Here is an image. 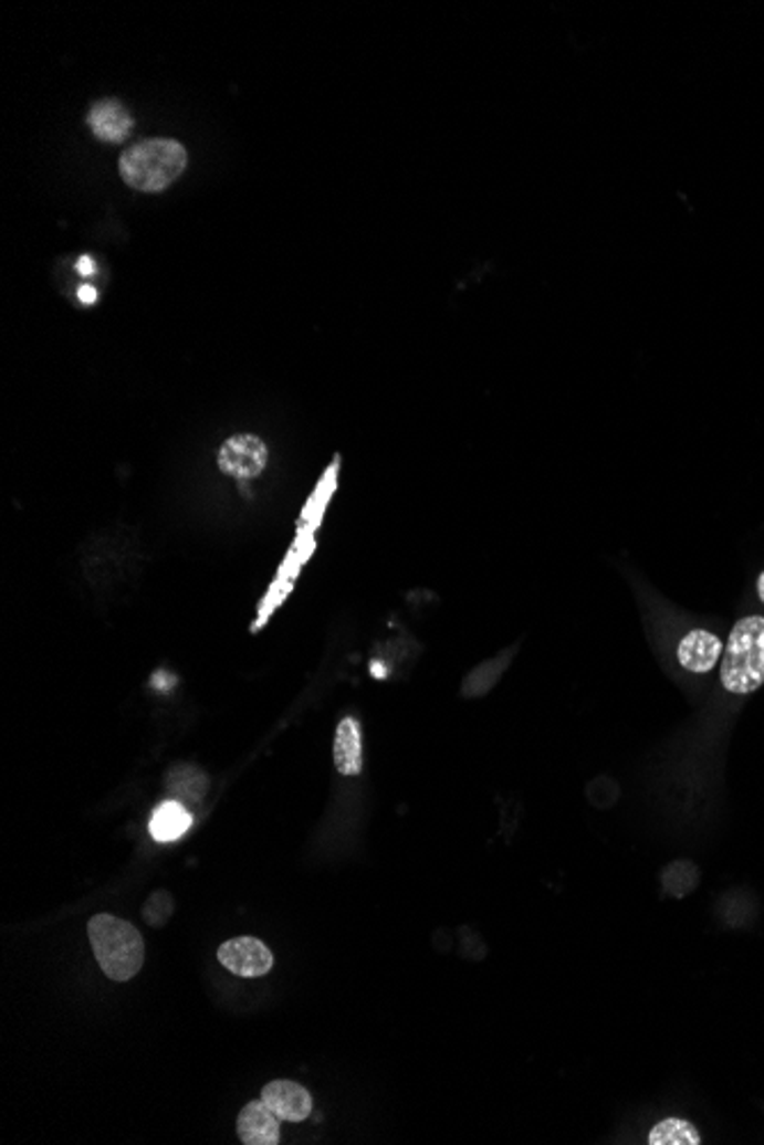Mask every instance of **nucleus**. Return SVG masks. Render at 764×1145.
Here are the masks:
<instances>
[{"instance_id":"nucleus-3","label":"nucleus","mask_w":764,"mask_h":1145,"mask_svg":"<svg viewBox=\"0 0 764 1145\" xmlns=\"http://www.w3.org/2000/svg\"><path fill=\"white\" fill-rule=\"evenodd\" d=\"M188 154L184 145L168 138L138 143L119 158L122 179L140 192H160L172 186L186 170Z\"/></svg>"},{"instance_id":"nucleus-10","label":"nucleus","mask_w":764,"mask_h":1145,"mask_svg":"<svg viewBox=\"0 0 764 1145\" xmlns=\"http://www.w3.org/2000/svg\"><path fill=\"white\" fill-rule=\"evenodd\" d=\"M332 757H335V766L339 770V776H346V778L362 776V768H364L362 727L353 716L342 718V723L337 725Z\"/></svg>"},{"instance_id":"nucleus-8","label":"nucleus","mask_w":764,"mask_h":1145,"mask_svg":"<svg viewBox=\"0 0 764 1145\" xmlns=\"http://www.w3.org/2000/svg\"><path fill=\"white\" fill-rule=\"evenodd\" d=\"M280 1123L263 1100L248 1102L237 1118V1134L245 1145H278Z\"/></svg>"},{"instance_id":"nucleus-13","label":"nucleus","mask_w":764,"mask_h":1145,"mask_svg":"<svg viewBox=\"0 0 764 1145\" xmlns=\"http://www.w3.org/2000/svg\"><path fill=\"white\" fill-rule=\"evenodd\" d=\"M511 663V654L504 652L492 661H485L481 663L479 668H474L468 677H464V684H462V693L468 697H481L485 695L488 691L494 689V684L500 682V677L504 675V670L509 668Z\"/></svg>"},{"instance_id":"nucleus-11","label":"nucleus","mask_w":764,"mask_h":1145,"mask_svg":"<svg viewBox=\"0 0 764 1145\" xmlns=\"http://www.w3.org/2000/svg\"><path fill=\"white\" fill-rule=\"evenodd\" d=\"M190 826H192V815L186 810V805L181 800H165L156 807L151 815L149 832L156 841L168 844V841L181 839L190 830Z\"/></svg>"},{"instance_id":"nucleus-14","label":"nucleus","mask_w":764,"mask_h":1145,"mask_svg":"<svg viewBox=\"0 0 764 1145\" xmlns=\"http://www.w3.org/2000/svg\"><path fill=\"white\" fill-rule=\"evenodd\" d=\"M648 1143L650 1145H699L701 1134L689 1121L667 1118L652 1127Z\"/></svg>"},{"instance_id":"nucleus-15","label":"nucleus","mask_w":764,"mask_h":1145,"mask_svg":"<svg viewBox=\"0 0 764 1145\" xmlns=\"http://www.w3.org/2000/svg\"><path fill=\"white\" fill-rule=\"evenodd\" d=\"M661 883H663L667 894L682 899L689 892H693L695 885H699V869H695V864H691V862H673L667 871H663Z\"/></svg>"},{"instance_id":"nucleus-17","label":"nucleus","mask_w":764,"mask_h":1145,"mask_svg":"<svg viewBox=\"0 0 764 1145\" xmlns=\"http://www.w3.org/2000/svg\"><path fill=\"white\" fill-rule=\"evenodd\" d=\"M81 297H83V302H94L96 293L92 288H81Z\"/></svg>"},{"instance_id":"nucleus-4","label":"nucleus","mask_w":764,"mask_h":1145,"mask_svg":"<svg viewBox=\"0 0 764 1145\" xmlns=\"http://www.w3.org/2000/svg\"><path fill=\"white\" fill-rule=\"evenodd\" d=\"M218 960L231 974L241 976V979H259V976H265L275 965L271 949L265 947L261 939L250 935L227 939L218 949Z\"/></svg>"},{"instance_id":"nucleus-5","label":"nucleus","mask_w":764,"mask_h":1145,"mask_svg":"<svg viewBox=\"0 0 764 1145\" xmlns=\"http://www.w3.org/2000/svg\"><path fill=\"white\" fill-rule=\"evenodd\" d=\"M269 462V449L254 434H237L218 451V466L222 474L241 481L257 479Z\"/></svg>"},{"instance_id":"nucleus-2","label":"nucleus","mask_w":764,"mask_h":1145,"mask_svg":"<svg viewBox=\"0 0 764 1145\" xmlns=\"http://www.w3.org/2000/svg\"><path fill=\"white\" fill-rule=\"evenodd\" d=\"M721 684L735 695L755 693L764 684V616L742 618L730 631L723 648Z\"/></svg>"},{"instance_id":"nucleus-9","label":"nucleus","mask_w":764,"mask_h":1145,"mask_svg":"<svg viewBox=\"0 0 764 1145\" xmlns=\"http://www.w3.org/2000/svg\"><path fill=\"white\" fill-rule=\"evenodd\" d=\"M87 124L94 136L104 143H124L133 128V117L117 98H104L87 113Z\"/></svg>"},{"instance_id":"nucleus-1","label":"nucleus","mask_w":764,"mask_h":1145,"mask_svg":"<svg viewBox=\"0 0 764 1145\" xmlns=\"http://www.w3.org/2000/svg\"><path fill=\"white\" fill-rule=\"evenodd\" d=\"M87 937L98 967L113 981H130L145 965V942L140 931L113 915H94Z\"/></svg>"},{"instance_id":"nucleus-16","label":"nucleus","mask_w":764,"mask_h":1145,"mask_svg":"<svg viewBox=\"0 0 764 1145\" xmlns=\"http://www.w3.org/2000/svg\"><path fill=\"white\" fill-rule=\"evenodd\" d=\"M172 913H175V899L170 896V892H165V890L151 892L143 905V917L151 928H160L168 924Z\"/></svg>"},{"instance_id":"nucleus-6","label":"nucleus","mask_w":764,"mask_h":1145,"mask_svg":"<svg viewBox=\"0 0 764 1145\" xmlns=\"http://www.w3.org/2000/svg\"><path fill=\"white\" fill-rule=\"evenodd\" d=\"M261 1100L282 1123H303L312 1114V1095L297 1082L275 1080L265 1084Z\"/></svg>"},{"instance_id":"nucleus-12","label":"nucleus","mask_w":764,"mask_h":1145,"mask_svg":"<svg viewBox=\"0 0 764 1145\" xmlns=\"http://www.w3.org/2000/svg\"><path fill=\"white\" fill-rule=\"evenodd\" d=\"M165 785H168V791L175 794L181 802H202L209 789V778L202 768H197L192 764H177L168 770V780H165Z\"/></svg>"},{"instance_id":"nucleus-18","label":"nucleus","mask_w":764,"mask_h":1145,"mask_svg":"<svg viewBox=\"0 0 764 1145\" xmlns=\"http://www.w3.org/2000/svg\"><path fill=\"white\" fill-rule=\"evenodd\" d=\"M757 595H760V599L764 601V571H762L760 579H757Z\"/></svg>"},{"instance_id":"nucleus-7","label":"nucleus","mask_w":764,"mask_h":1145,"mask_svg":"<svg viewBox=\"0 0 764 1145\" xmlns=\"http://www.w3.org/2000/svg\"><path fill=\"white\" fill-rule=\"evenodd\" d=\"M723 654L721 638L708 629H691L682 635L678 645V661L684 670L705 675Z\"/></svg>"}]
</instances>
